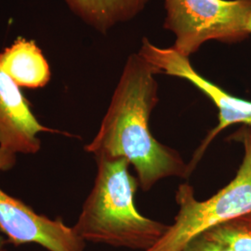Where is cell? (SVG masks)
<instances>
[{"label":"cell","instance_id":"cell-1","mask_svg":"<svg viewBox=\"0 0 251 251\" xmlns=\"http://www.w3.org/2000/svg\"><path fill=\"white\" fill-rule=\"evenodd\" d=\"M158 74L139 52L130 54L99 131L85 146L96 160H128L144 191L161 179L191 174L179 152L155 140L150 129L152 110L158 103Z\"/></svg>","mask_w":251,"mask_h":251},{"label":"cell","instance_id":"cell-3","mask_svg":"<svg viewBox=\"0 0 251 251\" xmlns=\"http://www.w3.org/2000/svg\"><path fill=\"white\" fill-rule=\"evenodd\" d=\"M245 154L235 177L213 197L199 201L194 188L182 183L176 192L179 206L173 225L146 251H183L189 243L217 225L251 213V143L243 128L238 135Z\"/></svg>","mask_w":251,"mask_h":251},{"label":"cell","instance_id":"cell-5","mask_svg":"<svg viewBox=\"0 0 251 251\" xmlns=\"http://www.w3.org/2000/svg\"><path fill=\"white\" fill-rule=\"evenodd\" d=\"M144 59L152 64L159 74L179 77L188 81L198 90L204 93L215 105L219 112V123L206 135L188 164L191 173L202 158L209 144L218 135L228 126L244 124L251 127V101L228 93L193 67L189 57H185L171 48H160L153 45L146 37L142 41L139 50Z\"/></svg>","mask_w":251,"mask_h":251},{"label":"cell","instance_id":"cell-7","mask_svg":"<svg viewBox=\"0 0 251 251\" xmlns=\"http://www.w3.org/2000/svg\"><path fill=\"white\" fill-rule=\"evenodd\" d=\"M14 81L0 69V148L17 153H36L40 150L41 132L61 133L42 125L30 102Z\"/></svg>","mask_w":251,"mask_h":251},{"label":"cell","instance_id":"cell-13","mask_svg":"<svg viewBox=\"0 0 251 251\" xmlns=\"http://www.w3.org/2000/svg\"><path fill=\"white\" fill-rule=\"evenodd\" d=\"M248 29H249V32L251 33V11L250 13V16H249V20H248Z\"/></svg>","mask_w":251,"mask_h":251},{"label":"cell","instance_id":"cell-10","mask_svg":"<svg viewBox=\"0 0 251 251\" xmlns=\"http://www.w3.org/2000/svg\"><path fill=\"white\" fill-rule=\"evenodd\" d=\"M202 234L230 251H251V213L217 225Z\"/></svg>","mask_w":251,"mask_h":251},{"label":"cell","instance_id":"cell-9","mask_svg":"<svg viewBox=\"0 0 251 251\" xmlns=\"http://www.w3.org/2000/svg\"><path fill=\"white\" fill-rule=\"evenodd\" d=\"M75 15L102 35L138 16L151 0H63Z\"/></svg>","mask_w":251,"mask_h":251},{"label":"cell","instance_id":"cell-4","mask_svg":"<svg viewBox=\"0 0 251 251\" xmlns=\"http://www.w3.org/2000/svg\"><path fill=\"white\" fill-rule=\"evenodd\" d=\"M164 28L175 36L172 48L190 57L207 41L226 44L251 36V0H164Z\"/></svg>","mask_w":251,"mask_h":251},{"label":"cell","instance_id":"cell-11","mask_svg":"<svg viewBox=\"0 0 251 251\" xmlns=\"http://www.w3.org/2000/svg\"><path fill=\"white\" fill-rule=\"evenodd\" d=\"M183 251H232L222 247L211 240L207 239L203 234H200L189 243Z\"/></svg>","mask_w":251,"mask_h":251},{"label":"cell","instance_id":"cell-6","mask_svg":"<svg viewBox=\"0 0 251 251\" xmlns=\"http://www.w3.org/2000/svg\"><path fill=\"white\" fill-rule=\"evenodd\" d=\"M16 155L0 148V171L15 165ZM0 232L15 247L35 243L49 251H84L86 241L62 218L39 215L23 201L0 189Z\"/></svg>","mask_w":251,"mask_h":251},{"label":"cell","instance_id":"cell-2","mask_svg":"<svg viewBox=\"0 0 251 251\" xmlns=\"http://www.w3.org/2000/svg\"><path fill=\"white\" fill-rule=\"evenodd\" d=\"M93 188L82 206L75 231L85 241L146 251L170 225L142 215L135 205L139 179L126 158L97 159Z\"/></svg>","mask_w":251,"mask_h":251},{"label":"cell","instance_id":"cell-8","mask_svg":"<svg viewBox=\"0 0 251 251\" xmlns=\"http://www.w3.org/2000/svg\"><path fill=\"white\" fill-rule=\"evenodd\" d=\"M0 69L17 86L27 89L44 88L51 78L42 50L34 40L22 36L0 50Z\"/></svg>","mask_w":251,"mask_h":251},{"label":"cell","instance_id":"cell-14","mask_svg":"<svg viewBox=\"0 0 251 251\" xmlns=\"http://www.w3.org/2000/svg\"><path fill=\"white\" fill-rule=\"evenodd\" d=\"M246 131H247V134H248V137H249V139H250V141H251V128L246 129Z\"/></svg>","mask_w":251,"mask_h":251},{"label":"cell","instance_id":"cell-12","mask_svg":"<svg viewBox=\"0 0 251 251\" xmlns=\"http://www.w3.org/2000/svg\"><path fill=\"white\" fill-rule=\"evenodd\" d=\"M6 244V241L3 239V237L0 235V251H7V250L4 248Z\"/></svg>","mask_w":251,"mask_h":251}]
</instances>
